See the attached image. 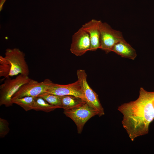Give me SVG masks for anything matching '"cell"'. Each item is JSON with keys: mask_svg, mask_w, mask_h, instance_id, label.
<instances>
[{"mask_svg": "<svg viewBox=\"0 0 154 154\" xmlns=\"http://www.w3.org/2000/svg\"><path fill=\"white\" fill-rule=\"evenodd\" d=\"M117 110L123 115V126L133 141L148 133L149 124L154 119V92L141 88L137 100L121 105Z\"/></svg>", "mask_w": 154, "mask_h": 154, "instance_id": "obj_1", "label": "cell"}, {"mask_svg": "<svg viewBox=\"0 0 154 154\" xmlns=\"http://www.w3.org/2000/svg\"><path fill=\"white\" fill-rule=\"evenodd\" d=\"M25 56L18 48L7 49L5 56H0V77L6 78L19 74L29 76V69Z\"/></svg>", "mask_w": 154, "mask_h": 154, "instance_id": "obj_2", "label": "cell"}, {"mask_svg": "<svg viewBox=\"0 0 154 154\" xmlns=\"http://www.w3.org/2000/svg\"><path fill=\"white\" fill-rule=\"evenodd\" d=\"M6 79L0 86V106L9 107L13 104L11 101L13 95L23 85L31 79L28 76L22 74L19 75L14 78Z\"/></svg>", "mask_w": 154, "mask_h": 154, "instance_id": "obj_3", "label": "cell"}, {"mask_svg": "<svg viewBox=\"0 0 154 154\" xmlns=\"http://www.w3.org/2000/svg\"><path fill=\"white\" fill-rule=\"evenodd\" d=\"M64 114L75 123L79 134L82 133L86 122L92 117L98 115L96 111L85 101L72 108L64 110Z\"/></svg>", "mask_w": 154, "mask_h": 154, "instance_id": "obj_4", "label": "cell"}, {"mask_svg": "<svg viewBox=\"0 0 154 154\" xmlns=\"http://www.w3.org/2000/svg\"><path fill=\"white\" fill-rule=\"evenodd\" d=\"M78 79L80 81L84 100L90 106L96 111L98 115L101 117L105 114L104 109L98 98V94L90 87L87 80V75L84 70H77Z\"/></svg>", "mask_w": 154, "mask_h": 154, "instance_id": "obj_5", "label": "cell"}, {"mask_svg": "<svg viewBox=\"0 0 154 154\" xmlns=\"http://www.w3.org/2000/svg\"><path fill=\"white\" fill-rule=\"evenodd\" d=\"M100 48L107 54L112 51L113 46L119 41L124 40L122 33L113 29L106 22L100 21Z\"/></svg>", "mask_w": 154, "mask_h": 154, "instance_id": "obj_6", "label": "cell"}, {"mask_svg": "<svg viewBox=\"0 0 154 154\" xmlns=\"http://www.w3.org/2000/svg\"><path fill=\"white\" fill-rule=\"evenodd\" d=\"M52 83L49 79H46L39 82L31 79L23 85L13 96L11 100L26 96L38 97L45 93Z\"/></svg>", "mask_w": 154, "mask_h": 154, "instance_id": "obj_7", "label": "cell"}, {"mask_svg": "<svg viewBox=\"0 0 154 154\" xmlns=\"http://www.w3.org/2000/svg\"><path fill=\"white\" fill-rule=\"evenodd\" d=\"M90 46L89 35L82 27L72 35L70 50L75 55L81 56L90 50Z\"/></svg>", "mask_w": 154, "mask_h": 154, "instance_id": "obj_8", "label": "cell"}, {"mask_svg": "<svg viewBox=\"0 0 154 154\" xmlns=\"http://www.w3.org/2000/svg\"><path fill=\"white\" fill-rule=\"evenodd\" d=\"M46 92L60 96L73 95L81 98L84 100L82 84L80 80L78 79L73 83L66 85L60 84L52 82L49 86Z\"/></svg>", "mask_w": 154, "mask_h": 154, "instance_id": "obj_9", "label": "cell"}, {"mask_svg": "<svg viewBox=\"0 0 154 154\" xmlns=\"http://www.w3.org/2000/svg\"><path fill=\"white\" fill-rule=\"evenodd\" d=\"M100 20L92 19L83 25V28L88 33L90 39V51H95L100 48Z\"/></svg>", "mask_w": 154, "mask_h": 154, "instance_id": "obj_10", "label": "cell"}, {"mask_svg": "<svg viewBox=\"0 0 154 154\" xmlns=\"http://www.w3.org/2000/svg\"><path fill=\"white\" fill-rule=\"evenodd\" d=\"M112 51L124 58L132 60L135 59L137 54L135 50L124 39L116 43L113 47Z\"/></svg>", "mask_w": 154, "mask_h": 154, "instance_id": "obj_11", "label": "cell"}, {"mask_svg": "<svg viewBox=\"0 0 154 154\" xmlns=\"http://www.w3.org/2000/svg\"><path fill=\"white\" fill-rule=\"evenodd\" d=\"M85 101L81 98L73 95L61 96L60 108L64 110L68 109Z\"/></svg>", "mask_w": 154, "mask_h": 154, "instance_id": "obj_12", "label": "cell"}, {"mask_svg": "<svg viewBox=\"0 0 154 154\" xmlns=\"http://www.w3.org/2000/svg\"><path fill=\"white\" fill-rule=\"evenodd\" d=\"M58 108H59L58 107L50 104L42 98L39 97H35L33 110L49 112Z\"/></svg>", "mask_w": 154, "mask_h": 154, "instance_id": "obj_13", "label": "cell"}, {"mask_svg": "<svg viewBox=\"0 0 154 154\" xmlns=\"http://www.w3.org/2000/svg\"><path fill=\"white\" fill-rule=\"evenodd\" d=\"M35 97L26 96L11 100L13 104H16L23 108L26 111L33 109Z\"/></svg>", "mask_w": 154, "mask_h": 154, "instance_id": "obj_14", "label": "cell"}, {"mask_svg": "<svg viewBox=\"0 0 154 154\" xmlns=\"http://www.w3.org/2000/svg\"><path fill=\"white\" fill-rule=\"evenodd\" d=\"M38 97L43 98L50 104L60 108L61 96L45 92Z\"/></svg>", "mask_w": 154, "mask_h": 154, "instance_id": "obj_15", "label": "cell"}, {"mask_svg": "<svg viewBox=\"0 0 154 154\" xmlns=\"http://www.w3.org/2000/svg\"><path fill=\"white\" fill-rule=\"evenodd\" d=\"M9 125L7 120L0 118V137L1 138L4 137L9 131Z\"/></svg>", "mask_w": 154, "mask_h": 154, "instance_id": "obj_16", "label": "cell"}, {"mask_svg": "<svg viewBox=\"0 0 154 154\" xmlns=\"http://www.w3.org/2000/svg\"><path fill=\"white\" fill-rule=\"evenodd\" d=\"M6 0H0V11L2 9L4 4Z\"/></svg>", "mask_w": 154, "mask_h": 154, "instance_id": "obj_17", "label": "cell"}]
</instances>
